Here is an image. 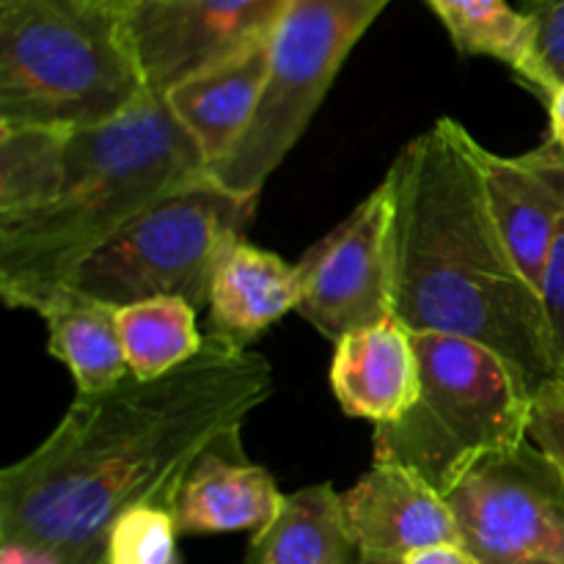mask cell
Listing matches in <instances>:
<instances>
[{
  "label": "cell",
  "instance_id": "obj_1",
  "mask_svg": "<svg viewBox=\"0 0 564 564\" xmlns=\"http://www.w3.org/2000/svg\"><path fill=\"white\" fill-rule=\"evenodd\" d=\"M270 394L268 358L213 341L165 378L77 394L53 433L0 471L3 564H105L116 518L171 510L198 455Z\"/></svg>",
  "mask_w": 564,
  "mask_h": 564
},
{
  "label": "cell",
  "instance_id": "obj_2",
  "mask_svg": "<svg viewBox=\"0 0 564 564\" xmlns=\"http://www.w3.org/2000/svg\"><path fill=\"white\" fill-rule=\"evenodd\" d=\"M479 149L460 121L438 119L391 163L394 317L490 347L540 394L556 380L543 297L501 237Z\"/></svg>",
  "mask_w": 564,
  "mask_h": 564
},
{
  "label": "cell",
  "instance_id": "obj_3",
  "mask_svg": "<svg viewBox=\"0 0 564 564\" xmlns=\"http://www.w3.org/2000/svg\"><path fill=\"white\" fill-rule=\"evenodd\" d=\"M209 171L160 94L108 124L72 132L58 196L0 224V297L42 317L77 270L127 224Z\"/></svg>",
  "mask_w": 564,
  "mask_h": 564
},
{
  "label": "cell",
  "instance_id": "obj_4",
  "mask_svg": "<svg viewBox=\"0 0 564 564\" xmlns=\"http://www.w3.org/2000/svg\"><path fill=\"white\" fill-rule=\"evenodd\" d=\"M147 94L113 0H0V124L91 130Z\"/></svg>",
  "mask_w": 564,
  "mask_h": 564
},
{
  "label": "cell",
  "instance_id": "obj_5",
  "mask_svg": "<svg viewBox=\"0 0 564 564\" xmlns=\"http://www.w3.org/2000/svg\"><path fill=\"white\" fill-rule=\"evenodd\" d=\"M413 345L419 400L375 427L372 463L411 468L446 496L479 460L527 444L538 394L505 356L471 339L413 334Z\"/></svg>",
  "mask_w": 564,
  "mask_h": 564
},
{
  "label": "cell",
  "instance_id": "obj_6",
  "mask_svg": "<svg viewBox=\"0 0 564 564\" xmlns=\"http://www.w3.org/2000/svg\"><path fill=\"white\" fill-rule=\"evenodd\" d=\"M257 202L226 191L207 171L105 242L77 270L64 295L102 303L113 312L152 297H182L202 312L215 270L242 240Z\"/></svg>",
  "mask_w": 564,
  "mask_h": 564
},
{
  "label": "cell",
  "instance_id": "obj_7",
  "mask_svg": "<svg viewBox=\"0 0 564 564\" xmlns=\"http://www.w3.org/2000/svg\"><path fill=\"white\" fill-rule=\"evenodd\" d=\"M391 0H286L270 39V77L251 127L209 169L218 185L259 198L264 182L312 124L341 64Z\"/></svg>",
  "mask_w": 564,
  "mask_h": 564
},
{
  "label": "cell",
  "instance_id": "obj_8",
  "mask_svg": "<svg viewBox=\"0 0 564 564\" xmlns=\"http://www.w3.org/2000/svg\"><path fill=\"white\" fill-rule=\"evenodd\" d=\"M446 501L479 564H564V474L534 441L479 460Z\"/></svg>",
  "mask_w": 564,
  "mask_h": 564
},
{
  "label": "cell",
  "instance_id": "obj_9",
  "mask_svg": "<svg viewBox=\"0 0 564 564\" xmlns=\"http://www.w3.org/2000/svg\"><path fill=\"white\" fill-rule=\"evenodd\" d=\"M297 314L328 341L394 317L391 196L380 182L336 229L297 262Z\"/></svg>",
  "mask_w": 564,
  "mask_h": 564
},
{
  "label": "cell",
  "instance_id": "obj_10",
  "mask_svg": "<svg viewBox=\"0 0 564 564\" xmlns=\"http://www.w3.org/2000/svg\"><path fill=\"white\" fill-rule=\"evenodd\" d=\"M286 0H138L127 25L149 91L165 94L187 77L273 36Z\"/></svg>",
  "mask_w": 564,
  "mask_h": 564
},
{
  "label": "cell",
  "instance_id": "obj_11",
  "mask_svg": "<svg viewBox=\"0 0 564 564\" xmlns=\"http://www.w3.org/2000/svg\"><path fill=\"white\" fill-rule=\"evenodd\" d=\"M341 505L364 560L402 564L413 551L460 543L446 496L411 468L372 463Z\"/></svg>",
  "mask_w": 564,
  "mask_h": 564
},
{
  "label": "cell",
  "instance_id": "obj_12",
  "mask_svg": "<svg viewBox=\"0 0 564 564\" xmlns=\"http://www.w3.org/2000/svg\"><path fill=\"white\" fill-rule=\"evenodd\" d=\"M479 160L501 237L523 275L540 290L564 224V149L545 138L538 149L516 158L482 147Z\"/></svg>",
  "mask_w": 564,
  "mask_h": 564
},
{
  "label": "cell",
  "instance_id": "obj_13",
  "mask_svg": "<svg viewBox=\"0 0 564 564\" xmlns=\"http://www.w3.org/2000/svg\"><path fill=\"white\" fill-rule=\"evenodd\" d=\"M240 433L215 441L182 479L171 505L180 534L259 532L279 512L284 494L268 468L248 460Z\"/></svg>",
  "mask_w": 564,
  "mask_h": 564
},
{
  "label": "cell",
  "instance_id": "obj_14",
  "mask_svg": "<svg viewBox=\"0 0 564 564\" xmlns=\"http://www.w3.org/2000/svg\"><path fill=\"white\" fill-rule=\"evenodd\" d=\"M270 39L187 77L163 97L209 169L235 152L257 116L270 77Z\"/></svg>",
  "mask_w": 564,
  "mask_h": 564
},
{
  "label": "cell",
  "instance_id": "obj_15",
  "mask_svg": "<svg viewBox=\"0 0 564 564\" xmlns=\"http://www.w3.org/2000/svg\"><path fill=\"white\" fill-rule=\"evenodd\" d=\"M419 383L413 334L397 317L336 341L330 389L347 416L375 427L397 422L416 405Z\"/></svg>",
  "mask_w": 564,
  "mask_h": 564
},
{
  "label": "cell",
  "instance_id": "obj_16",
  "mask_svg": "<svg viewBox=\"0 0 564 564\" xmlns=\"http://www.w3.org/2000/svg\"><path fill=\"white\" fill-rule=\"evenodd\" d=\"M297 264L279 253L237 240L220 259L209 286L207 341L226 350H248L284 314L297 312Z\"/></svg>",
  "mask_w": 564,
  "mask_h": 564
},
{
  "label": "cell",
  "instance_id": "obj_17",
  "mask_svg": "<svg viewBox=\"0 0 564 564\" xmlns=\"http://www.w3.org/2000/svg\"><path fill=\"white\" fill-rule=\"evenodd\" d=\"M341 494L330 482L284 496L268 527L253 532L242 564H361Z\"/></svg>",
  "mask_w": 564,
  "mask_h": 564
},
{
  "label": "cell",
  "instance_id": "obj_18",
  "mask_svg": "<svg viewBox=\"0 0 564 564\" xmlns=\"http://www.w3.org/2000/svg\"><path fill=\"white\" fill-rule=\"evenodd\" d=\"M460 55H485L510 66L512 75L543 102L556 91L538 47L534 22L507 0H424Z\"/></svg>",
  "mask_w": 564,
  "mask_h": 564
},
{
  "label": "cell",
  "instance_id": "obj_19",
  "mask_svg": "<svg viewBox=\"0 0 564 564\" xmlns=\"http://www.w3.org/2000/svg\"><path fill=\"white\" fill-rule=\"evenodd\" d=\"M42 319L47 323V352L69 369L80 397L116 389L132 375L113 308L64 295Z\"/></svg>",
  "mask_w": 564,
  "mask_h": 564
},
{
  "label": "cell",
  "instance_id": "obj_20",
  "mask_svg": "<svg viewBox=\"0 0 564 564\" xmlns=\"http://www.w3.org/2000/svg\"><path fill=\"white\" fill-rule=\"evenodd\" d=\"M72 132L0 124V224L47 207L66 176Z\"/></svg>",
  "mask_w": 564,
  "mask_h": 564
},
{
  "label": "cell",
  "instance_id": "obj_21",
  "mask_svg": "<svg viewBox=\"0 0 564 564\" xmlns=\"http://www.w3.org/2000/svg\"><path fill=\"white\" fill-rule=\"evenodd\" d=\"M196 314L182 297H152L116 308V325L132 378L158 380L193 361L207 345Z\"/></svg>",
  "mask_w": 564,
  "mask_h": 564
},
{
  "label": "cell",
  "instance_id": "obj_22",
  "mask_svg": "<svg viewBox=\"0 0 564 564\" xmlns=\"http://www.w3.org/2000/svg\"><path fill=\"white\" fill-rule=\"evenodd\" d=\"M180 529L165 507L143 505L116 518L105 540V564H182Z\"/></svg>",
  "mask_w": 564,
  "mask_h": 564
},
{
  "label": "cell",
  "instance_id": "obj_23",
  "mask_svg": "<svg viewBox=\"0 0 564 564\" xmlns=\"http://www.w3.org/2000/svg\"><path fill=\"white\" fill-rule=\"evenodd\" d=\"M543 314L545 330H549L551 364H554L556 380H564V224L556 235L554 251H551L549 268H545L543 286Z\"/></svg>",
  "mask_w": 564,
  "mask_h": 564
},
{
  "label": "cell",
  "instance_id": "obj_24",
  "mask_svg": "<svg viewBox=\"0 0 564 564\" xmlns=\"http://www.w3.org/2000/svg\"><path fill=\"white\" fill-rule=\"evenodd\" d=\"M518 9L534 22L540 58L554 86H560L564 80V0H518Z\"/></svg>",
  "mask_w": 564,
  "mask_h": 564
},
{
  "label": "cell",
  "instance_id": "obj_25",
  "mask_svg": "<svg viewBox=\"0 0 564 564\" xmlns=\"http://www.w3.org/2000/svg\"><path fill=\"white\" fill-rule=\"evenodd\" d=\"M529 441H534L564 474V380H554L534 397Z\"/></svg>",
  "mask_w": 564,
  "mask_h": 564
},
{
  "label": "cell",
  "instance_id": "obj_26",
  "mask_svg": "<svg viewBox=\"0 0 564 564\" xmlns=\"http://www.w3.org/2000/svg\"><path fill=\"white\" fill-rule=\"evenodd\" d=\"M402 564H479L477 556L468 549H463L460 543H441L430 545V549L413 551L411 556H405Z\"/></svg>",
  "mask_w": 564,
  "mask_h": 564
},
{
  "label": "cell",
  "instance_id": "obj_27",
  "mask_svg": "<svg viewBox=\"0 0 564 564\" xmlns=\"http://www.w3.org/2000/svg\"><path fill=\"white\" fill-rule=\"evenodd\" d=\"M545 108H549V141L560 143L564 149V80L556 86V91L551 94Z\"/></svg>",
  "mask_w": 564,
  "mask_h": 564
},
{
  "label": "cell",
  "instance_id": "obj_28",
  "mask_svg": "<svg viewBox=\"0 0 564 564\" xmlns=\"http://www.w3.org/2000/svg\"><path fill=\"white\" fill-rule=\"evenodd\" d=\"M116 6H121V9H127V6H132V3H138V0H113Z\"/></svg>",
  "mask_w": 564,
  "mask_h": 564
},
{
  "label": "cell",
  "instance_id": "obj_29",
  "mask_svg": "<svg viewBox=\"0 0 564 564\" xmlns=\"http://www.w3.org/2000/svg\"><path fill=\"white\" fill-rule=\"evenodd\" d=\"M361 564H391V562H375V560H364Z\"/></svg>",
  "mask_w": 564,
  "mask_h": 564
}]
</instances>
